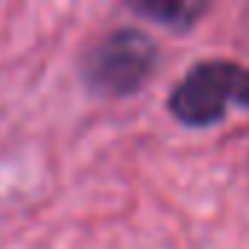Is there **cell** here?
Instances as JSON below:
<instances>
[{
	"mask_svg": "<svg viewBox=\"0 0 249 249\" xmlns=\"http://www.w3.org/2000/svg\"><path fill=\"white\" fill-rule=\"evenodd\" d=\"M249 97V68L226 59L196 62L185 79L170 91L167 108L185 126H211L223 120L226 108L243 106Z\"/></svg>",
	"mask_w": 249,
	"mask_h": 249,
	"instance_id": "obj_1",
	"label": "cell"
},
{
	"mask_svg": "<svg viewBox=\"0 0 249 249\" xmlns=\"http://www.w3.org/2000/svg\"><path fill=\"white\" fill-rule=\"evenodd\" d=\"M156 59L159 50L147 33L123 27L91 47L82 62V79L100 97H129L150 79Z\"/></svg>",
	"mask_w": 249,
	"mask_h": 249,
	"instance_id": "obj_2",
	"label": "cell"
},
{
	"mask_svg": "<svg viewBox=\"0 0 249 249\" xmlns=\"http://www.w3.org/2000/svg\"><path fill=\"white\" fill-rule=\"evenodd\" d=\"M129 9H135L144 18H153L170 30H191L205 12L208 6L202 3H185V0H132Z\"/></svg>",
	"mask_w": 249,
	"mask_h": 249,
	"instance_id": "obj_3",
	"label": "cell"
}]
</instances>
